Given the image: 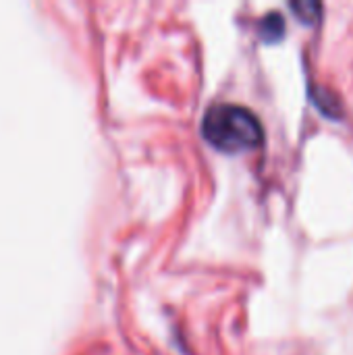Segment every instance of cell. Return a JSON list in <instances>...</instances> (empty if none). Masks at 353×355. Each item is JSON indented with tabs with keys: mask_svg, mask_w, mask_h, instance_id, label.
Here are the masks:
<instances>
[{
	"mask_svg": "<svg viewBox=\"0 0 353 355\" xmlns=\"http://www.w3.org/2000/svg\"><path fill=\"white\" fill-rule=\"evenodd\" d=\"M308 94H310V100L312 104L329 119H341L343 114V108H341V102L339 98L329 89V87H322V85H316L312 83L308 87Z\"/></svg>",
	"mask_w": 353,
	"mask_h": 355,
	"instance_id": "2",
	"label": "cell"
},
{
	"mask_svg": "<svg viewBox=\"0 0 353 355\" xmlns=\"http://www.w3.org/2000/svg\"><path fill=\"white\" fill-rule=\"evenodd\" d=\"M202 133L223 152L252 150L264 141V127L256 112L233 102L212 104L202 119Z\"/></svg>",
	"mask_w": 353,
	"mask_h": 355,
	"instance_id": "1",
	"label": "cell"
},
{
	"mask_svg": "<svg viewBox=\"0 0 353 355\" xmlns=\"http://www.w3.org/2000/svg\"><path fill=\"white\" fill-rule=\"evenodd\" d=\"M285 29H287L285 17H283L281 12H277V10L264 15L262 21H260V37H262L264 42H268V44L281 42L283 35H285Z\"/></svg>",
	"mask_w": 353,
	"mask_h": 355,
	"instance_id": "3",
	"label": "cell"
},
{
	"mask_svg": "<svg viewBox=\"0 0 353 355\" xmlns=\"http://www.w3.org/2000/svg\"><path fill=\"white\" fill-rule=\"evenodd\" d=\"M289 8L306 25H314L320 19V15H322V4L316 2V0H293L289 4Z\"/></svg>",
	"mask_w": 353,
	"mask_h": 355,
	"instance_id": "4",
	"label": "cell"
}]
</instances>
